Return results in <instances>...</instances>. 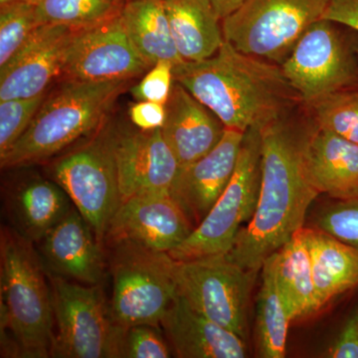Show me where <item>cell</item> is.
<instances>
[{"label": "cell", "mask_w": 358, "mask_h": 358, "mask_svg": "<svg viewBox=\"0 0 358 358\" xmlns=\"http://www.w3.org/2000/svg\"><path fill=\"white\" fill-rule=\"evenodd\" d=\"M50 173L103 246L108 226L121 205L110 129H101L93 138L58 157Z\"/></svg>", "instance_id": "cell-9"}, {"label": "cell", "mask_w": 358, "mask_h": 358, "mask_svg": "<svg viewBox=\"0 0 358 358\" xmlns=\"http://www.w3.org/2000/svg\"><path fill=\"white\" fill-rule=\"evenodd\" d=\"M42 24L34 3L13 2L0 6V69L21 50Z\"/></svg>", "instance_id": "cell-29"}, {"label": "cell", "mask_w": 358, "mask_h": 358, "mask_svg": "<svg viewBox=\"0 0 358 358\" xmlns=\"http://www.w3.org/2000/svg\"><path fill=\"white\" fill-rule=\"evenodd\" d=\"M173 78L226 128L244 133L303 105L281 66L237 50L226 40L211 57L173 66Z\"/></svg>", "instance_id": "cell-2"}, {"label": "cell", "mask_w": 358, "mask_h": 358, "mask_svg": "<svg viewBox=\"0 0 358 358\" xmlns=\"http://www.w3.org/2000/svg\"><path fill=\"white\" fill-rule=\"evenodd\" d=\"M289 110L264 126L262 178L253 217L238 233L228 258L246 270L260 272L264 263L305 226L310 205L320 193L305 164L308 138L315 128L310 110Z\"/></svg>", "instance_id": "cell-1"}, {"label": "cell", "mask_w": 358, "mask_h": 358, "mask_svg": "<svg viewBox=\"0 0 358 358\" xmlns=\"http://www.w3.org/2000/svg\"><path fill=\"white\" fill-rule=\"evenodd\" d=\"M338 26L327 20L313 23L280 65L306 108L343 90L358 88L357 60Z\"/></svg>", "instance_id": "cell-11"}, {"label": "cell", "mask_w": 358, "mask_h": 358, "mask_svg": "<svg viewBox=\"0 0 358 358\" xmlns=\"http://www.w3.org/2000/svg\"><path fill=\"white\" fill-rule=\"evenodd\" d=\"M258 273L242 268L227 254L176 260L178 294L197 312L246 339L250 296Z\"/></svg>", "instance_id": "cell-10"}, {"label": "cell", "mask_w": 358, "mask_h": 358, "mask_svg": "<svg viewBox=\"0 0 358 358\" xmlns=\"http://www.w3.org/2000/svg\"><path fill=\"white\" fill-rule=\"evenodd\" d=\"M322 20L352 28L358 34V0H329Z\"/></svg>", "instance_id": "cell-36"}, {"label": "cell", "mask_w": 358, "mask_h": 358, "mask_svg": "<svg viewBox=\"0 0 358 358\" xmlns=\"http://www.w3.org/2000/svg\"><path fill=\"white\" fill-rule=\"evenodd\" d=\"M271 257L278 287L292 322L319 312L310 251L301 229Z\"/></svg>", "instance_id": "cell-25"}, {"label": "cell", "mask_w": 358, "mask_h": 358, "mask_svg": "<svg viewBox=\"0 0 358 358\" xmlns=\"http://www.w3.org/2000/svg\"><path fill=\"white\" fill-rule=\"evenodd\" d=\"M13 2H29V3H34L35 0H0V6L13 3Z\"/></svg>", "instance_id": "cell-38"}, {"label": "cell", "mask_w": 358, "mask_h": 358, "mask_svg": "<svg viewBox=\"0 0 358 358\" xmlns=\"http://www.w3.org/2000/svg\"><path fill=\"white\" fill-rule=\"evenodd\" d=\"M221 20L236 10L245 0H209Z\"/></svg>", "instance_id": "cell-37"}, {"label": "cell", "mask_w": 358, "mask_h": 358, "mask_svg": "<svg viewBox=\"0 0 358 358\" xmlns=\"http://www.w3.org/2000/svg\"><path fill=\"white\" fill-rule=\"evenodd\" d=\"M74 29L42 24L27 43L0 69V101L45 94L59 81Z\"/></svg>", "instance_id": "cell-15"}, {"label": "cell", "mask_w": 358, "mask_h": 358, "mask_svg": "<svg viewBox=\"0 0 358 358\" xmlns=\"http://www.w3.org/2000/svg\"><path fill=\"white\" fill-rule=\"evenodd\" d=\"M307 109L317 128L358 143V88L334 93Z\"/></svg>", "instance_id": "cell-28"}, {"label": "cell", "mask_w": 358, "mask_h": 358, "mask_svg": "<svg viewBox=\"0 0 358 358\" xmlns=\"http://www.w3.org/2000/svg\"><path fill=\"white\" fill-rule=\"evenodd\" d=\"M166 109L162 136L180 167L201 159L222 138L226 127L221 120L178 82H174Z\"/></svg>", "instance_id": "cell-19"}, {"label": "cell", "mask_w": 358, "mask_h": 358, "mask_svg": "<svg viewBox=\"0 0 358 358\" xmlns=\"http://www.w3.org/2000/svg\"><path fill=\"white\" fill-rule=\"evenodd\" d=\"M313 221V227L358 250V199L324 205Z\"/></svg>", "instance_id": "cell-31"}, {"label": "cell", "mask_w": 358, "mask_h": 358, "mask_svg": "<svg viewBox=\"0 0 358 358\" xmlns=\"http://www.w3.org/2000/svg\"><path fill=\"white\" fill-rule=\"evenodd\" d=\"M262 178V138L259 128L245 133L236 169L206 217L169 255L187 261L228 254L244 223L255 213Z\"/></svg>", "instance_id": "cell-6"}, {"label": "cell", "mask_w": 358, "mask_h": 358, "mask_svg": "<svg viewBox=\"0 0 358 358\" xmlns=\"http://www.w3.org/2000/svg\"><path fill=\"white\" fill-rule=\"evenodd\" d=\"M160 326L176 357L180 358H243L245 339L197 312L176 293Z\"/></svg>", "instance_id": "cell-18"}, {"label": "cell", "mask_w": 358, "mask_h": 358, "mask_svg": "<svg viewBox=\"0 0 358 358\" xmlns=\"http://www.w3.org/2000/svg\"><path fill=\"white\" fill-rule=\"evenodd\" d=\"M244 136V131L226 128L213 150L179 169L171 194L194 229L206 217L232 178Z\"/></svg>", "instance_id": "cell-16"}, {"label": "cell", "mask_w": 358, "mask_h": 358, "mask_svg": "<svg viewBox=\"0 0 358 358\" xmlns=\"http://www.w3.org/2000/svg\"><path fill=\"white\" fill-rule=\"evenodd\" d=\"M47 275L56 327L51 357L117 358L120 326L110 315L102 285L87 286Z\"/></svg>", "instance_id": "cell-8"}, {"label": "cell", "mask_w": 358, "mask_h": 358, "mask_svg": "<svg viewBox=\"0 0 358 358\" xmlns=\"http://www.w3.org/2000/svg\"><path fill=\"white\" fill-rule=\"evenodd\" d=\"M129 81H62L47 95L34 119L4 157L2 169L41 164L100 129Z\"/></svg>", "instance_id": "cell-4"}, {"label": "cell", "mask_w": 358, "mask_h": 358, "mask_svg": "<svg viewBox=\"0 0 358 358\" xmlns=\"http://www.w3.org/2000/svg\"><path fill=\"white\" fill-rule=\"evenodd\" d=\"M129 117L131 124L141 131L162 129L166 120V105L150 101H138L129 108Z\"/></svg>", "instance_id": "cell-34"}, {"label": "cell", "mask_w": 358, "mask_h": 358, "mask_svg": "<svg viewBox=\"0 0 358 358\" xmlns=\"http://www.w3.org/2000/svg\"><path fill=\"white\" fill-rule=\"evenodd\" d=\"M193 230L171 193H148L122 202L108 226L103 246L129 241L169 253Z\"/></svg>", "instance_id": "cell-14"}, {"label": "cell", "mask_w": 358, "mask_h": 358, "mask_svg": "<svg viewBox=\"0 0 358 358\" xmlns=\"http://www.w3.org/2000/svg\"><path fill=\"white\" fill-rule=\"evenodd\" d=\"M38 244L47 272L87 286L102 285L106 268L103 246L76 207Z\"/></svg>", "instance_id": "cell-17"}, {"label": "cell", "mask_w": 358, "mask_h": 358, "mask_svg": "<svg viewBox=\"0 0 358 358\" xmlns=\"http://www.w3.org/2000/svg\"><path fill=\"white\" fill-rule=\"evenodd\" d=\"M113 294L110 310L122 327H159L178 293L176 264L167 252L155 251L133 242L108 245Z\"/></svg>", "instance_id": "cell-5"}, {"label": "cell", "mask_w": 358, "mask_h": 358, "mask_svg": "<svg viewBox=\"0 0 358 358\" xmlns=\"http://www.w3.org/2000/svg\"><path fill=\"white\" fill-rule=\"evenodd\" d=\"M305 164L320 194L334 200L358 199V143L315 126L306 147Z\"/></svg>", "instance_id": "cell-21"}, {"label": "cell", "mask_w": 358, "mask_h": 358, "mask_svg": "<svg viewBox=\"0 0 358 358\" xmlns=\"http://www.w3.org/2000/svg\"><path fill=\"white\" fill-rule=\"evenodd\" d=\"M34 243L11 227L0 233L1 357H51L54 315L50 282Z\"/></svg>", "instance_id": "cell-3"}, {"label": "cell", "mask_w": 358, "mask_h": 358, "mask_svg": "<svg viewBox=\"0 0 358 358\" xmlns=\"http://www.w3.org/2000/svg\"><path fill=\"white\" fill-rule=\"evenodd\" d=\"M262 286L256 313L257 352L263 358L286 355L289 324L292 322L275 280L274 261L268 257L262 268Z\"/></svg>", "instance_id": "cell-26"}, {"label": "cell", "mask_w": 358, "mask_h": 358, "mask_svg": "<svg viewBox=\"0 0 358 358\" xmlns=\"http://www.w3.org/2000/svg\"><path fill=\"white\" fill-rule=\"evenodd\" d=\"M174 43L185 61L211 57L225 41L209 0H164Z\"/></svg>", "instance_id": "cell-23"}, {"label": "cell", "mask_w": 358, "mask_h": 358, "mask_svg": "<svg viewBox=\"0 0 358 358\" xmlns=\"http://www.w3.org/2000/svg\"><path fill=\"white\" fill-rule=\"evenodd\" d=\"M173 84V65L169 61H159L148 69L140 83L131 89V93L138 101H150L166 105Z\"/></svg>", "instance_id": "cell-33"}, {"label": "cell", "mask_w": 358, "mask_h": 358, "mask_svg": "<svg viewBox=\"0 0 358 358\" xmlns=\"http://www.w3.org/2000/svg\"><path fill=\"white\" fill-rule=\"evenodd\" d=\"M150 68L134 49L119 14L99 24L74 29L59 81H129Z\"/></svg>", "instance_id": "cell-12"}, {"label": "cell", "mask_w": 358, "mask_h": 358, "mask_svg": "<svg viewBox=\"0 0 358 358\" xmlns=\"http://www.w3.org/2000/svg\"><path fill=\"white\" fill-rule=\"evenodd\" d=\"M127 0H35L43 24L90 27L121 14Z\"/></svg>", "instance_id": "cell-27"}, {"label": "cell", "mask_w": 358, "mask_h": 358, "mask_svg": "<svg viewBox=\"0 0 358 358\" xmlns=\"http://www.w3.org/2000/svg\"><path fill=\"white\" fill-rule=\"evenodd\" d=\"M327 355L333 358H358V308L346 320Z\"/></svg>", "instance_id": "cell-35"}, {"label": "cell", "mask_w": 358, "mask_h": 358, "mask_svg": "<svg viewBox=\"0 0 358 358\" xmlns=\"http://www.w3.org/2000/svg\"><path fill=\"white\" fill-rule=\"evenodd\" d=\"M310 251L317 308L358 287V250L315 227L301 229Z\"/></svg>", "instance_id": "cell-22"}, {"label": "cell", "mask_w": 358, "mask_h": 358, "mask_svg": "<svg viewBox=\"0 0 358 358\" xmlns=\"http://www.w3.org/2000/svg\"><path fill=\"white\" fill-rule=\"evenodd\" d=\"M127 1H129V0H127Z\"/></svg>", "instance_id": "cell-39"}, {"label": "cell", "mask_w": 358, "mask_h": 358, "mask_svg": "<svg viewBox=\"0 0 358 358\" xmlns=\"http://www.w3.org/2000/svg\"><path fill=\"white\" fill-rule=\"evenodd\" d=\"M121 203L148 193H171L180 166L162 129H110Z\"/></svg>", "instance_id": "cell-13"}, {"label": "cell", "mask_w": 358, "mask_h": 358, "mask_svg": "<svg viewBox=\"0 0 358 358\" xmlns=\"http://www.w3.org/2000/svg\"><path fill=\"white\" fill-rule=\"evenodd\" d=\"M121 20L134 49L150 67L159 61L173 66L185 62L174 43L164 0H129Z\"/></svg>", "instance_id": "cell-24"}, {"label": "cell", "mask_w": 358, "mask_h": 358, "mask_svg": "<svg viewBox=\"0 0 358 358\" xmlns=\"http://www.w3.org/2000/svg\"><path fill=\"white\" fill-rule=\"evenodd\" d=\"M329 0H245L221 20L237 50L281 65L306 30L322 20Z\"/></svg>", "instance_id": "cell-7"}, {"label": "cell", "mask_w": 358, "mask_h": 358, "mask_svg": "<svg viewBox=\"0 0 358 358\" xmlns=\"http://www.w3.org/2000/svg\"><path fill=\"white\" fill-rule=\"evenodd\" d=\"M169 346L159 331L150 324L120 326L117 358L171 357Z\"/></svg>", "instance_id": "cell-32"}, {"label": "cell", "mask_w": 358, "mask_h": 358, "mask_svg": "<svg viewBox=\"0 0 358 358\" xmlns=\"http://www.w3.org/2000/svg\"><path fill=\"white\" fill-rule=\"evenodd\" d=\"M74 204L54 180L30 176L6 187L3 208L10 227L33 243L69 213Z\"/></svg>", "instance_id": "cell-20"}, {"label": "cell", "mask_w": 358, "mask_h": 358, "mask_svg": "<svg viewBox=\"0 0 358 358\" xmlns=\"http://www.w3.org/2000/svg\"><path fill=\"white\" fill-rule=\"evenodd\" d=\"M46 96L45 93L32 98L0 101V157L25 133Z\"/></svg>", "instance_id": "cell-30"}]
</instances>
